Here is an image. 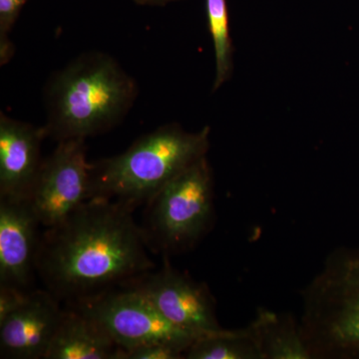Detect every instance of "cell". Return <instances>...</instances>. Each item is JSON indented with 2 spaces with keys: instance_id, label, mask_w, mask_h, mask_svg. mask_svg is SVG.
<instances>
[{
  "instance_id": "6da1fadb",
  "label": "cell",
  "mask_w": 359,
  "mask_h": 359,
  "mask_svg": "<svg viewBox=\"0 0 359 359\" xmlns=\"http://www.w3.org/2000/svg\"><path fill=\"white\" fill-rule=\"evenodd\" d=\"M133 210L91 199L40 236L36 273L66 304L119 289L153 271Z\"/></svg>"
},
{
  "instance_id": "7a4b0ae2",
  "label": "cell",
  "mask_w": 359,
  "mask_h": 359,
  "mask_svg": "<svg viewBox=\"0 0 359 359\" xmlns=\"http://www.w3.org/2000/svg\"><path fill=\"white\" fill-rule=\"evenodd\" d=\"M138 96V86L116 59L87 52L52 75L44 92L47 137L85 140L114 128Z\"/></svg>"
},
{
  "instance_id": "3957f363",
  "label": "cell",
  "mask_w": 359,
  "mask_h": 359,
  "mask_svg": "<svg viewBox=\"0 0 359 359\" xmlns=\"http://www.w3.org/2000/svg\"><path fill=\"white\" fill-rule=\"evenodd\" d=\"M209 127L188 132L167 124L144 135L125 152L90 164L88 200L105 199L134 210L146 204L172 179L210 148Z\"/></svg>"
},
{
  "instance_id": "277c9868",
  "label": "cell",
  "mask_w": 359,
  "mask_h": 359,
  "mask_svg": "<svg viewBox=\"0 0 359 359\" xmlns=\"http://www.w3.org/2000/svg\"><path fill=\"white\" fill-rule=\"evenodd\" d=\"M302 299L299 323L311 359H359V248L332 250Z\"/></svg>"
},
{
  "instance_id": "5b68a950",
  "label": "cell",
  "mask_w": 359,
  "mask_h": 359,
  "mask_svg": "<svg viewBox=\"0 0 359 359\" xmlns=\"http://www.w3.org/2000/svg\"><path fill=\"white\" fill-rule=\"evenodd\" d=\"M214 178L207 157L172 179L146 203L144 237L163 256L192 249L211 230Z\"/></svg>"
},
{
  "instance_id": "8992f818",
  "label": "cell",
  "mask_w": 359,
  "mask_h": 359,
  "mask_svg": "<svg viewBox=\"0 0 359 359\" xmlns=\"http://www.w3.org/2000/svg\"><path fill=\"white\" fill-rule=\"evenodd\" d=\"M66 306L95 320L124 349L165 342L186 351L199 339L168 321L145 297L129 287L108 290Z\"/></svg>"
},
{
  "instance_id": "52a82bcc",
  "label": "cell",
  "mask_w": 359,
  "mask_h": 359,
  "mask_svg": "<svg viewBox=\"0 0 359 359\" xmlns=\"http://www.w3.org/2000/svg\"><path fill=\"white\" fill-rule=\"evenodd\" d=\"M162 268L148 271L122 287L138 292L168 321L196 337L224 330L217 318L216 302L204 283L172 266L165 256Z\"/></svg>"
},
{
  "instance_id": "ba28073f",
  "label": "cell",
  "mask_w": 359,
  "mask_h": 359,
  "mask_svg": "<svg viewBox=\"0 0 359 359\" xmlns=\"http://www.w3.org/2000/svg\"><path fill=\"white\" fill-rule=\"evenodd\" d=\"M90 164L85 140L58 142L43 160L28 201L45 228H51L88 201Z\"/></svg>"
},
{
  "instance_id": "9c48e42d",
  "label": "cell",
  "mask_w": 359,
  "mask_h": 359,
  "mask_svg": "<svg viewBox=\"0 0 359 359\" xmlns=\"http://www.w3.org/2000/svg\"><path fill=\"white\" fill-rule=\"evenodd\" d=\"M63 311L48 290H30L25 304L0 323L1 358L45 359Z\"/></svg>"
},
{
  "instance_id": "30bf717a",
  "label": "cell",
  "mask_w": 359,
  "mask_h": 359,
  "mask_svg": "<svg viewBox=\"0 0 359 359\" xmlns=\"http://www.w3.org/2000/svg\"><path fill=\"white\" fill-rule=\"evenodd\" d=\"M39 224L29 201L0 199V285L29 287L36 271Z\"/></svg>"
},
{
  "instance_id": "8fae6325",
  "label": "cell",
  "mask_w": 359,
  "mask_h": 359,
  "mask_svg": "<svg viewBox=\"0 0 359 359\" xmlns=\"http://www.w3.org/2000/svg\"><path fill=\"white\" fill-rule=\"evenodd\" d=\"M44 127L0 115V199H29L43 160Z\"/></svg>"
},
{
  "instance_id": "7c38bea8",
  "label": "cell",
  "mask_w": 359,
  "mask_h": 359,
  "mask_svg": "<svg viewBox=\"0 0 359 359\" xmlns=\"http://www.w3.org/2000/svg\"><path fill=\"white\" fill-rule=\"evenodd\" d=\"M119 353L98 323L66 306L45 359H118Z\"/></svg>"
},
{
  "instance_id": "4fadbf2b",
  "label": "cell",
  "mask_w": 359,
  "mask_h": 359,
  "mask_svg": "<svg viewBox=\"0 0 359 359\" xmlns=\"http://www.w3.org/2000/svg\"><path fill=\"white\" fill-rule=\"evenodd\" d=\"M248 327L259 344L263 359H311L299 323L290 314L259 308Z\"/></svg>"
},
{
  "instance_id": "5bb4252c",
  "label": "cell",
  "mask_w": 359,
  "mask_h": 359,
  "mask_svg": "<svg viewBox=\"0 0 359 359\" xmlns=\"http://www.w3.org/2000/svg\"><path fill=\"white\" fill-rule=\"evenodd\" d=\"M186 359H263L250 327L203 335L185 351Z\"/></svg>"
},
{
  "instance_id": "9a60e30c",
  "label": "cell",
  "mask_w": 359,
  "mask_h": 359,
  "mask_svg": "<svg viewBox=\"0 0 359 359\" xmlns=\"http://www.w3.org/2000/svg\"><path fill=\"white\" fill-rule=\"evenodd\" d=\"M205 9L216 60V77L212 90L217 91L230 79L233 72V43L229 11L226 0H205Z\"/></svg>"
},
{
  "instance_id": "2e32d148",
  "label": "cell",
  "mask_w": 359,
  "mask_h": 359,
  "mask_svg": "<svg viewBox=\"0 0 359 359\" xmlns=\"http://www.w3.org/2000/svg\"><path fill=\"white\" fill-rule=\"evenodd\" d=\"M27 0H0V65H4L13 58V45L8 39L9 32Z\"/></svg>"
},
{
  "instance_id": "e0dca14e",
  "label": "cell",
  "mask_w": 359,
  "mask_h": 359,
  "mask_svg": "<svg viewBox=\"0 0 359 359\" xmlns=\"http://www.w3.org/2000/svg\"><path fill=\"white\" fill-rule=\"evenodd\" d=\"M185 351L174 344L165 342H153L142 344L132 348L120 347L118 359H183Z\"/></svg>"
},
{
  "instance_id": "ac0fdd59",
  "label": "cell",
  "mask_w": 359,
  "mask_h": 359,
  "mask_svg": "<svg viewBox=\"0 0 359 359\" xmlns=\"http://www.w3.org/2000/svg\"><path fill=\"white\" fill-rule=\"evenodd\" d=\"M29 292L9 285H0V323L25 304Z\"/></svg>"
},
{
  "instance_id": "d6986e66",
  "label": "cell",
  "mask_w": 359,
  "mask_h": 359,
  "mask_svg": "<svg viewBox=\"0 0 359 359\" xmlns=\"http://www.w3.org/2000/svg\"><path fill=\"white\" fill-rule=\"evenodd\" d=\"M134 1L140 6H164L171 2L179 1V0H134Z\"/></svg>"
}]
</instances>
